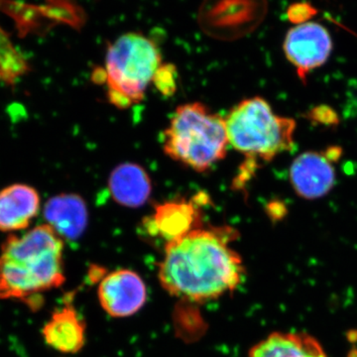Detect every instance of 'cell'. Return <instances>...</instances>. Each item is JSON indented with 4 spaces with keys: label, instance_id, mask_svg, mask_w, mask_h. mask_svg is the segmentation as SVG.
<instances>
[{
    "label": "cell",
    "instance_id": "cell-18",
    "mask_svg": "<svg viewBox=\"0 0 357 357\" xmlns=\"http://www.w3.org/2000/svg\"><path fill=\"white\" fill-rule=\"evenodd\" d=\"M311 10L312 8L309 4H297L289 10V18L297 24L307 22L309 16H311Z\"/></svg>",
    "mask_w": 357,
    "mask_h": 357
},
{
    "label": "cell",
    "instance_id": "cell-11",
    "mask_svg": "<svg viewBox=\"0 0 357 357\" xmlns=\"http://www.w3.org/2000/svg\"><path fill=\"white\" fill-rule=\"evenodd\" d=\"M44 218L61 238L77 241L88 227V208L79 195L61 194L45 204Z\"/></svg>",
    "mask_w": 357,
    "mask_h": 357
},
{
    "label": "cell",
    "instance_id": "cell-4",
    "mask_svg": "<svg viewBox=\"0 0 357 357\" xmlns=\"http://www.w3.org/2000/svg\"><path fill=\"white\" fill-rule=\"evenodd\" d=\"M162 65L161 53L151 39L140 33H128L110 45L105 69L96 70L93 79L107 86L112 105L129 109L142 102Z\"/></svg>",
    "mask_w": 357,
    "mask_h": 357
},
{
    "label": "cell",
    "instance_id": "cell-10",
    "mask_svg": "<svg viewBox=\"0 0 357 357\" xmlns=\"http://www.w3.org/2000/svg\"><path fill=\"white\" fill-rule=\"evenodd\" d=\"M192 201L176 199L160 204L151 217L146 218L145 229L152 236H158L166 244L182 238L192 230L199 229V204Z\"/></svg>",
    "mask_w": 357,
    "mask_h": 357
},
{
    "label": "cell",
    "instance_id": "cell-5",
    "mask_svg": "<svg viewBox=\"0 0 357 357\" xmlns=\"http://www.w3.org/2000/svg\"><path fill=\"white\" fill-rule=\"evenodd\" d=\"M225 119L201 102L176 109L163 135L167 156L197 172H204L227 154Z\"/></svg>",
    "mask_w": 357,
    "mask_h": 357
},
{
    "label": "cell",
    "instance_id": "cell-8",
    "mask_svg": "<svg viewBox=\"0 0 357 357\" xmlns=\"http://www.w3.org/2000/svg\"><path fill=\"white\" fill-rule=\"evenodd\" d=\"M342 150L333 147L326 151H307L300 154L291 165L290 181L294 191L301 198H323L333 189L335 182L333 163Z\"/></svg>",
    "mask_w": 357,
    "mask_h": 357
},
{
    "label": "cell",
    "instance_id": "cell-17",
    "mask_svg": "<svg viewBox=\"0 0 357 357\" xmlns=\"http://www.w3.org/2000/svg\"><path fill=\"white\" fill-rule=\"evenodd\" d=\"M153 84L163 96H172L177 89V70L175 66L163 64L157 70Z\"/></svg>",
    "mask_w": 357,
    "mask_h": 357
},
{
    "label": "cell",
    "instance_id": "cell-6",
    "mask_svg": "<svg viewBox=\"0 0 357 357\" xmlns=\"http://www.w3.org/2000/svg\"><path fill=\"white\" fill-rule=\"evenodd\" d=\"M266 9V0H204L199 23L213 38L237 39L259 25Z\"/></svg>",
    "mask_w": 357,
    "mask_h": 357
},
{
    "label": "cell",
    "instance_id": "cell-16",
    "mask_svg": "<svg viewBox=\"0 0 357 357\" xmlns=\"http://www.w3.org/2000/svg\"><path fill=\"white\" fill-rule=\"evenodd\" d=\"M25 58L11 42L8 35L0 28V81L13 84L27 73Z\"/></svg>",
    "mask_w": 357,
    "mask_h": 357
},
{
    "label": "cell",
    "instance_id": "cell-9",
    "mask_svg": "<svg viewBox=\"0 0 357 357\" xmlns=\"http://www.w3.org/2000/svg\"><path fill=\"white\" fill-rule=\"evenodd\" d=\"M98 301L105 312L114 318H128L139 312L147 299L144 281L128 269L105 275L98 289Z\"/></svg>",
    "mask_w": 357,
    "mask_h": 357
},
{
    "label": "cell",
    "instance_id": "cell-15",
    "mask_svg": "<svg viewBox=\"0 0 357 357\" xmlns=\"http://www.w3.org/2000/svg\"><path fill=\"white\" fill-rule=\"evenodd\" d=\"M248 357H328L321 344L304 333H274L256 344Z\"/></svg>",
    "mask_w": 357,
    "mask_h": 357
},
{
    "label": "cell",
    "instance_id": "cell-14",
    "mask_svg": "<svg viewBox=\"0 0 357 357\" xmlns=\"http://www.w3.org/2000/svg\"><path fill=\"white\" fill-rule=\"evenodd\" d=\"M45 342L63 354H77L86 342V326L73 306L54 312L43 328Z\"/></svg>",
    "mask_w": 357,
    "mask_h": 357
},
{
    "label": "cell",
    "instance_id": "cell-3",
    "mask_svg": "<svg viewBox=\"0 0 357 357\" xmlns=\"http://www.w3.org/2000/svg\"><path fill=\"white\" fill-rule=\"evenodd\" d=\"M225 119L229 144L245 157L237 184H244L260 162L293 150L296 121L275 114L264 98H248L236 105Z\"/></svg>",
    "mask_w": 357,
    "mask_h": 357
},
{
    "label": "cell",
    "instance_id": "cell-7",
    "mask_svg": "<svg viewBox=\"0 0 357 357\" xmlns=\"http://www.w3.org/2000/svg\"><path fill=\"white\" fill-rule=\"evenodd\" d=\"M283 48L286 58L305 83L307 74L325 64L330 58L333 40L323 25L316 22L301 23L289 30Z\"/></svg>",
    "mask_w": 357,
    "mask_h": 357
},
{
    "label": "cell",
    "instance_id": "cell-13",
    "mask_svg": "<svg viewBox=\"0 0 357 357\" xmlns=\"http://www.w3.org/2000/svg\"><path fill=\"white\" fill-rule=\"evenodd\" d=\"M109 188L112 199L128 208L142 206L152 192L149 175L135 163H123L114 168L109 176Z\"/></svg>",
    "mask_w": 357,
    "mask_h": 357
},
{
    "label": "cell",
    "instance_id": "cell-1",
    "mask_svg": "<svg viewBox=\"0 0 357 357\" xmlns=\"http://www.w3.org/2000/svg\"><path fill=\"white\" fill-rule=\"evenodd\" d=\"M236 230L227 227L192 230L166 244L159 281L167 292L191 302L218 299L243 281L244 266L230 246Z\"/></svg>",
    "mask_w": 357,
    "mask_h": 357
},
{
    "label": "cell",
    "instance_id": "cell-12",
    "mask_svg": "<svg viewBox=\"0 0 357 357\" xmlns=\"http://www.w3.org/2000/svg\"><path fill=\"white\" fill-rule=\"evenodd\" d=\"M40 196L34 188L14 184L0 191V230L27 229L40 211Z\"/></svg>",
    "mask_w": 357,
    "mask_h": 357
},
{
    "label": "cell",
    "instance_id": "cell-2",
    "mask_svg": "<svg viewBox=\"0 0 357 357\" xmlns=\"http://www.w3.org/2000/svg\"><path fill=\"white\" fill-rule=\"evenodd\" d=\"M64 241L50 225L11 236L0 252V299L39 306L41 294L65 282Z\"/></svg>",
    "mask_w": 357,
    "mask_h": 357
}]
</instances>
